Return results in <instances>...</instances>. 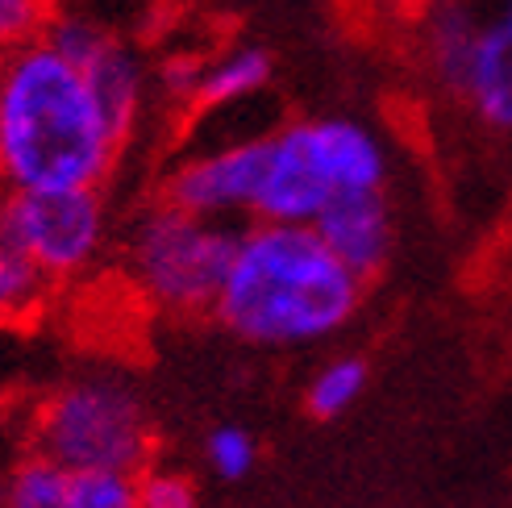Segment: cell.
Instances as JSON below:
<instances>
[{"instance_id":"4","label":"cell","mask_w":512,"mask_h":508,"mask_svg":"<svg viewBox=\"0 0 512 508\" xmlns=\"http://www.w3.org/2000/svg\"><path fill=\"white\" fill-rule=\"evenodd\" d=\"M38 454L63 471H142L150 454V417L138 392L113 375H88L59 388L34 417Z\"/></svg>"},{"instance_id":"15","label":"cell","mask_w":512,"mask_h":508,"mask_svg":"<svg viewBox=\"0 0 512 508\" xmlns=\"http://www.w3.org/2000/svg\"><path fill=\"white\" fill-rule=\"evenodd\" d=\"M46 284H50V279L30 259H21L13 246L0 242V321L38 309Z\"/></svg>"},{"instance_id":"18","label":"cell","mask_w":512,"mask_h":508,"mask_svg":"<svg viewBox=\"0 0 512 508\" xmlns=\"http://www.w3.org/2000/svg\"><path fill=\"white\" fill-rule=\"evenodd\" d=\"M46 0H0V55L34 42L46 25Z\"/></svg>"},{"instance_id":"14","label":"cell","mask_w":512,"mask_h":508,"mask_svg":"<svg viewBox=\"0 0 512 508\" xmlns=\"http://www.w3.org/2000/svg\"><path fill=\"white\" fill-rule=\"evenodd\" d=\"M71 508H138V471H71Z\"/></svg>"},{"instance_id":"17","label":"cell","mask_w":512,"mask_h":508,"mask_svg":"<svg viewBox=\"0 0 512 508\" xmlns=\"http://www.w3.org/2000/svg\"><path fill=\"white\" fill-rule=\"evenodd\" d=\"M138 508H200L196 488L179 471H138Z\"/></svg>"},{"instance_id":"11","label":"cell","mask_w":512,"mask_h":508,"mask_svg":"<svg viewBox=\"0 0 512 508\" xmlns=\"http://www.w3.org/2000/svg\"><path fill=\"white\" fill-rule=\"evenodd\" d=\"M267 80H271V59L263 55V50H254V46L229 50V55H221V59H213V63L200 67L192 105H196V109L234 105V100L254 96Z\"/></svg>"},{"instance_id":"20","label":"cell","mask_w":512,"mask_h":508,"mask_svg":"<svg viewBox=\"0 0 512 508\" xmlns=\"http://www.w3.org/2000/svg\"><path fill=\"white\" fill-rule=\"evenodd\" d=\"M392 5H400V9H413V13H425L433 0H392Z\"/></svg>"},{"instance_id":"12","label":"cell","mask_w":512,"mask_h":508,"mask_svg":"<svg viewBox=\"0 0 512 508\" xmlns=\"http://www.w3.org/2000/svg\"><path fill=\"white\" fill-rule=\"evenodd\" d=\"M0 508H71V471L34 454L13 467L0 488Z\"/></svg>"},{"instance_id":"8","label":"cell","mask_w":512,"mask_h":508,"mask_svg":"<svg viewBox=\"0 0 512 508\" xmlns=\"http://www.w3.org/2000/svg\"><path fill=\"white\" fill-rule=\"evenodd\" d=\"M313 230L363 284L375 279L392 259V213L388 200H383V188L338 192L313 217Z\"/></svg>"},{"instance_id":"19","label":"cell","mask_w":512,"mask_h":508,"mask_svg":"<svg viewBox=\"0 0 512 508\" xmlns=\"http://www.w3.org/2000/svg\"><path fill=\"white\" fill-rule=\"evenodd\" d=\"M200 67H204V63H192V59H171V63L163 67V88H167L175 100H192L196 80H200Z\"/></svg>"},{"instance_id":"1","label":"cell","mask_w":512,"mask_h":508,"mask_svg":"<svg viewBox=\"0 0 512 508\" xmlns=\"http://www.w3.org/2000/svg\"><path fill=\"white\" fill-rule=\"evenodd\" d=\"M121 146L84 71L50 42L0 55V188H100Z\"/></svg>"},{"instance_id":"5","label":"cell","mask_w":512,"mask_h":508,"mask_svg":"<svg viewBox=\"0 0 512 508\" xmlns=\"http://www.w3.org/2000/svg\"><path fill=\"white\" fill-rule=\"evenodd\" d=\"M0 242L46 279L84 275L109 242L100 188H0Z\"/></svg>"},{"instance_id":"2","label":"cell","mask_w":512,"mask_h":508,"mask_svg":"<svg viewBox=\"0 0 512 508\" xmlns=\"http://www.w3.org/2000/svg\"><path fill=\"white\" fill-rule=\"evenodd\" d=\"M358 279L313 225L254 221L238 234L234 263L225 271L213 313L254 346L321 342L358 313Z\"/></svg>"},{"instance_id":"6","label":"cell","mask_w":512,"mask_h":508,"mask_svg":"<svg viewBox=\"0 0 512 508\" xmlns=\"http://www.w3.org/2000/svg\"><path fill=\"white\" fill-rule=\"evenodd\" d=\"M338 171L329 163V146L321 121H300L267 138V167L254 196V221H288L313 225V217L334 200Z\"/></svg>"},{"instance_id":"16","label":"cell","mask_w":512,"mask_h":508,"mask_svg":"<svg viewBox=\"0 0 512 508\" xmlns=\"http://www.w3.org/2000/svg\"><path fill=\"white\" fill-rule=\"evenodd\" d=\"M204 459H209V467L221 479H242V475L254 471L259 446H254V438L246 434V429L221 425V429H213V434H209V442H204Z\"/></svg>"},{"instance_id":"10","label":"cell","mask_w":512,"mask_h":508,"mask_svg":"<svg viewBox=\"0 0 512 508\" xmlns=\"http://www.w3.org/2000/svg\"><path fill=\"white\" fill-rule=\"evenodd\" d=\"M80 71H84L88 88L96 92V100H100V109H105L109 125L117 130V138L125 142V138L134 134L138 113H142V100H146V71L138 63V55L109 34V42L100 46Z\"/></svg>"},{"instance_id":"9","label":"cell","mask_w":512,"mask_h":508,"mask_svg":"<svg viewBox=\"0 0 512 508\" xmlns=\"http://www.w3.org/2000/svg\"><path fill=\"white\" fill-rule=\"evenodd\" d=\"M483 125L512 134V0L479 13L467 84L458 92Z\"/></svg>"},{"instance_id":"13","label":"cell","mask_w":512,"mask_h":508,"mask_svg":"<svg viewBox=\"0 0 512 508\" xmlns=\"http://www.w3.org/2000/svg\"><path fill=\"white\" fill-rule=\"evenodd\" d=\"M363 388H367V367L358 363V359H334V363H325L313 375L304 404H309L313 417L334 421V417H342L350 409L358 396H363Z\"/></svg>"},{"instance_id":"3","label":"cell","mask_w":512,"mask_h":508,"mask_svg":"<svg viewBox=\"0 0 512 508\" xmlns=\"http://www.w3.org/2000/svg\"><path fill=\"white\" fill-rule=\"evenodd\" d=\"M238 234L229 221L200 217L163 200L146 209L130 242H125V267L138 292L167 313H213L225 271L234 263Z\"/></svg>"},{"instance_id":"7","label":"cell","mask_w":512,"mask_h":508,"mask_svg":"<svg viewBox=\"0 0 512 508\" xmlns=\"http://www.w3.org/2000/svg\"><path fill=\"white\" fill-rule=\"evenodd\" d=\"M263 167H267V138L221 146V150H209V155L179 163L167 175L163 200H171V205L188 213H200V217L229 221L254 209Z\"/></svg>"}]
</instances>
